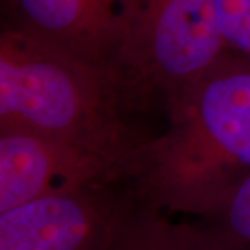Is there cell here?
<instances>
[{
	"label": "cell",
	"mask_w": 250,
	"mask_h": 250,
	"mask_svg": "<svg viewBox=\"0 0 250 250\" xmlns=\"http://www.w3.org/2000/svg\"><path fill=\"white\" fill-rule=\"evenodd\" d=\"M215 9L228 49L250 62V0H215Z\"/></svg>",
	"instance_id": "9c48e42d"
},
{
	"label": "cell",
	"mask_w": 250,
	"mask_h": 250,
	"mask_svg": "<svg viewBox=\"0 0 250 250\" xmlns=\"http://www.w3.org/2000/svg\"><path fill=\"white\" fill-rule=\"evenodd\" d=\"M107 250H243L223 239L207 225H177L160 211L136 202L125 210Z\"/></svg>",
	"instance_id": "52a82bcc"
},
{
	"label": "cell",
	"mask_w": 250,
	"mask_h": 250,
	"mask_svg": "<svg viewBox=\"0 0 250 250\" xmlns=\"http://www.w3.org/2000/svg\"><path fill=\"white\" fill-rule=\"evenodd\" d=\"M164 111L167 126L135 150L128 190L159 211L206 217L250 174V62L229 52Z\"/></svg>",
	"instance_id": "6da1fadb"
},
{
	"label": "cell",
	"mask_w": 250,
	"mask_h": 250,
	"mask_svg": "<svg viewBox=\"0 0 250 250\" xmlns=\"http://www.w3.org/2000/svg\"><path fill=\"white\" fill-rule=\"evenodd\" d=\"M0 131H22L132 159L149 136L107 70L3 27Z\"/></svg>",
	"instance_id": "7a4b0ae2"
},
{
	"label": "cell",
	"mask_w": 250,
	"mask_h": 250,
	"mask_svg": "<svg viewBox=\"0 0 250 250\" xmlns=\"http://www.w3.org/2000/svg\"><path fill=\"white\" fill-rule=\"evenodd\" d=\"M129 202L113 185L50 192L0 213V250H107Z\"/></svg>",
	"instance_id": "277c9868"
},
{
	"label": "cell",
	"mask_w": 250,
	"mask_h": 250,
	"mask_svg": "<svg viewBox=\"0 0 250 250\" xmlns=\"http://www.w3.org/2000/svg\"><path fill=\"white\" fill-rule=\"evenodd\" d=\"M229 52L215 0H134L108 74L124 107L135 117L153 106L166 110Z\"/></svg>",
	"instance_id": "3957f363"
},
{
	"label": "cell",
	"mask_w": 250,
	"mask_h": 250,
	"mask_svg": "<svg viewBox=\"0 0 250 250\" xmlns=\"http://www.w3.org/2000/svg\"><path fill=\"white\" fill-rule=\"evenodd\" d=\"M131 160L22 131H0V213L56 190L125 182Z\"/></svg>",
	"instance_id": "5b68a950"
},
{
	"label": "cell",
	"mask_w": 250,
	"mask_h": 250,
	"mask_svg": "<svg viewBox=\"0 0 250 250\" xmlns=\"http://www.w3.org/2000/svg\"><path fill=\"white\" fill-rule=\"evenodd\" d=\"M132 7L134 0H3V27L108 71Z\"/></svg>",
	"instance_id": "8992f818"
},
{
	"label": "cell",
	"mask_w": 250,
	"mask_h": 250,
	"mask_svg": "<svg viewBox=\"0 0 250 250\" xmlns=\"http://www.w3.org/2000/svg\"><path fill=\"white\" fill-rule=\"evenodd\" d=\"M207 227L223 239L243 250H250V174L223 197L205 217Z\"/></svg>",
	"instance_id": "ba28073f"
}]
</instances>
